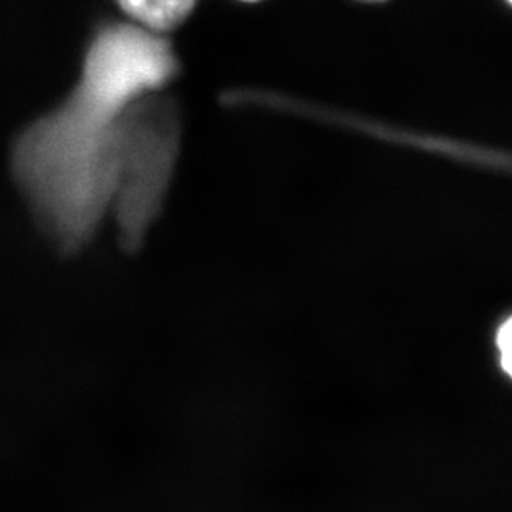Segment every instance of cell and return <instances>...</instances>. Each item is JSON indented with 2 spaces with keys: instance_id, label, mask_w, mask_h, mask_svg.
Returning <instances> with one entry per match:
<instances>
[{
  "instance_id": "52a82bcc",
  "label": "cell",
  "mask_w": 512,
  "mask_h": 512,
  "mask_svg": "<svg viewBox=\"0 0 512 512\" xmlns=\"http://www.w3.org/2000/svg\"><path fill=\"white\" fill-rule=\"evenodd\" d=\"M508 2H511V0H508Z\"/></svg>"
},
{
  "instance_id": "6da1fadb",
  "label": "cell",
  "mask_w": 512,
  "mask_h": 512,
  "mask_svg": "<svg viewBox=\"0 0 512 512\" xmlns=\"http://www.w3.org/2000/svg\"><path fill=\"white\" fill-rule=\"evenodd\" d=\"M176 73L168 40L140 25H103L72 95L20 133L12 173L55 249L77 254L95 237L115 198L121 116Z\"/></svg>"
},
{
  "instance_id": "277c9868",
  "label": "cell",
  "mask_w": 512,
  "mask_h": 512,
  "mask_svg": "<svg viewBox=\"0 0 512 512\" xmlns=\"http://www.w3.org/2000/svg\"><path fill=\"white\" fill-rule=\"evenodd\" d=\"M511 317H506L503 320V324H499L498 330H496V350H498L499 357V368L503 370L508 377H511V365H512V350H511Z\"/></svg>"
},
{
  "instance_id": "3957f363",
  "label": "cell",
  "mask_w": 512,
  "mask_h": 512,
  "mask_svg": "<svg viewBox=\"0 0 512 512\" xmlns=\"http://www.w3.org/2000/svg\"><path fill=\"white\" fill-rule=\"evenodd\" d=\"M120 9L150 32H168L188 19L198 0H116Z\"/></svg>"
},
{
  "instance_id": "5b68a950",
  "label": "cell",
  "mask_w": 512,
  "mask_h": 512,
  "mask_svg": "<svg viewBox=\"0 0 512 512\" xmlns=\"http://www.w3.org/2000/svg\"><path fill=\"white\" fill-rule=\"evenodd\" d=\"M362 2H385V0H362Z\"/></svg>"
},
{
  "instance_id": "8992f818",
  "label": "cell",
  "mask_w": 512,
  "mask_h": 512,
  "mask_svg": "<svg viewBox=\"0 0 512 512\" xmlns=\"http://www.w3.org/2000/svg\"><path fill=\"white\" fill-rule=\"evenodd\" d=\"M246 2H256V0H246Z\"/></svg>"
},
{
  "instance_id": "7a4b0ae2",
  "label": "cell",
  "mask_w": 512,
  "mask_h": 512,
  "mask_svg": "<svg viewBox=\"0 0 512 512\" xmlns=\"http://www.w3.org/2000/svg\"><path fill=\"white\" fill-rule=\"evenodd\" d=\"M179 125L173 103L146 97L121 116L120 166L112 213L120 244L135 252L155 223L178 155Z\"/></svg>"
}]
</instances>
